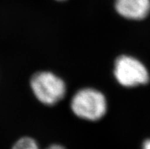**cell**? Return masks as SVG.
I'll use <instances>...</instances> for the list:
<instances>
[{"instance_id":"cell-1","label":"cell","mask_w":150,"mask_h":149,"mask_svg":"<svg viewBox=\"0 0 150 149\" xmlns=\"http://www.w3.org/2000/svg\"><path fill=\"white\" fill-rule=\"evenodd\" d=\"M72 113L79 118L88 121H97L105 117L108 110V102L103 93L92 88L79 90L70 102Z\"/></svg>"},{"instance_id":"cell-2","label":"cell","mask_w":150,"mask_h":149,"mask_svg":"<svg viewBox=\"0 0 150 149\" xmlns=\"http://www.w3.org/2000/svg\"><path fill=\"white\" fill-rule=\"evenodd\" d=\"M30 88L35 97L43 104L55 105L66 95L67 86L61 78L49 71L34 73L30 78Z\"/></svg>"},{"instance_id":"cell-3","label":"cell","mask_w":150,"mask_h":149,"mask_svg":"<svg viewBox=\"0 0 150 149\" xmlns=\"http://www.w3.org/2000/svg\"><path fill=\"white\" fill-rule=\"evenodd\" d=\"M114 76L117 81L125 88H134L149 81L146 67L137 59L122 55L114 62Z\"/></svg>"},{"instance_id":"cell-4","label":"cell","mask_w":150,"mask_h":149,"mask_svg":"<svg viewBox=\"0 0 150 149\" xmlns=\"http://www.w3.org/2000/svg\"><path fill=\"white\" fill-rule=\"evenodd\" d=\"M114 8L124 18L143 20L150 13V0H115Z\"/></svg>"},{"instance_id":"cell-5","label":"cell","mask_w":150,"mask_h":149,"mask_svg":"<svg viewBox=\"0 0 150 149\" xmlns=\"http://www.w3.org/2000/svg\"><path fill=\"white\" fill-rule=\"evenodd\" d=\"M12 149H39L36 141L30 137H24L14 145Z\"/></svg>"},{"instance_id":"cell-6","label":"cell","mask_w":150,"mask_h":149,"mask_svg":"<svg viewBox=\"0 0 150 149\" xmlns=\"http://www.w3.org/2000/svg\"><path fill=\"white\" fill-rule=\"evenodd\" d=\"M143 149H150V139L146 140L143 143Z\"/></svg>"},{"instance_id":"cell-7","label":"cell","mask_w":150,"mask_h":149,"mask_svg":"<svg viewBox=\"0 0 150 149\" xmlns=\"http://www.w3.org/2000/svg\"><path fill=\"white\" fill-rule=\"evenodd\" d=\"M47 149H65L63 146L59 145H53L50 146Z\"/></svg>"},{"instance_id":"cell-8","label":"cell","mask_w":150,"mask_h":149,"mask_svg":"<svg viewBox=\"0 0 150 149\" xmlns=\"http://www.w3.org/2000/svg\"><path fill=\"white\" fill-rule=\"evenodd\" d=\"M57 1H65V0H57Z\"/></svg>"}]
</instances>
